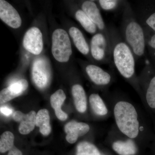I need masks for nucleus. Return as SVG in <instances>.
<instances>
[{"label": "nucleus", "mask_w": 155, "mask_h": 155, "mask_svg": "<svg viewBox=\"0 0 155 155\" xmlns=\"http://www.w3.org/2000/svg\"><path fill=\"white\" fill-rule=\"evenodd\" d=\"M76 155H101L94 145L88 142L83 141L77 146Z\"/></svg>", "instance_id": "25"}, {"label": "nucleus", "mask_w": 155, "mask_h": 155, "mask_svg": "<svg viewBox=\"0 0 155 155\" xmlns=\"http://www.w3.org/2000/svg\"><path fill=\"white\" fill-rule=\"evenodd\" d=\"M14 137L10 131H6L1 135L0 139V151L4 153L10 150L14 147Z\"/></svg>", "instance_id": "26"}, {"label": "nucleus", "mask_w": 155, "mask_h": 155, "mask_svg": "<svg viewBox=\"0 0 155 155\" xmlns=\"http://www.w3.org/2000/svg\"><path fill=\"white\" fill-rule=\"evenodd\" d=\"M49 67L47 61L43 58H38L34 61L32 67V79L39 88H44L49 80Z\"/></svg>", "instance_id": "10"}, {"label": "nucleus", "mask_w": 155, "mask_h": 155, "mask_svg": "<svg viewBox=\"0 0 155 155\" xmlns=\"http://www.w3.org/2000/svg\"><path fill=\"white\" fill-rule=\"evenodd\" d=\"M116 125L122 133L130 139L137 137L139 133L138 115L134 106L124 101L118 102L114 108Z\"/></svg>", "instance_id": "3"}, {"label": "nucleus", "mask_w": 155, "mask_h": 155, "mask_svg": "<svg viewBox=\"0 0 155 155\" xmlns=\"http://www.w3.org/2000/svg\"><path fill=\"white\" fill-rule=\"evenodd\" d=\"M0 18L11 28H19L22 24V19L16 9L5 0L0 1Z\"/></svg>", "instance_id": "11"}, {"label": "nucleus", "mask_w": 155, "mask_h": 155, "mask_svg": "<svg viewBox=\"0 0 155 155\" xmlns=\"http://www.w3.org/2000/svg\"><path fill=\"white\" fill-rule=\"evenodd\" d=\"M89 130V126L86 123L75 121L69 122L64 127L66 139L70 143H75L79 137L85 135Z\"/></svg>", "instance_id": "14"}, {"label": "nucleus", "mask_w": 155, "mask_h": 155, "mask_svg": "<svg viewBox=\"0 0 155 155\" xmlns=\"http://www.w3.org/2000/svg\"><path fill=\"white\" fill-rule=\"evenodd\" d=\"M110 38L113 65L122 77L139 91L138 78L135 72L136 59L129 46L122 38L120 32L113 25L108 26Z\"/></svg>", "instance_id": "1"}, {"label": "nucleus", "mask_w": 155, "mask_h": 155, "mask_svg": "<svg viewBox=\"0 0 155 155\" xmlns=\"http://www.w3.org/2000/svg\"><path fill=\"white\" fill-rule=\"evenodd\" d=\"M90 48L91 59L94 62L114 66L111 42L104 34L99 31L94 34L92 37Z\"/></svg>", "instance_id": "4"}, {"label": "nucleus", "mask_w": 155, "mask_h": 155, "mask_svg": "<svg viewBox=\"0 0 155 155\" xmlns=\"http://www.w3.org/2000/svg\"><path fill=\"white\" fill-rule=\"evenodd\" d=\"M143 26L144 30L146 49L149 55L150 62L155 70V32L147 27Z\"/></svg>", "instance_id": "22"}, {"label": "nucleus", "mask_w": 155, "mask_h": 155, "mask_svg": "<svg viewBox=\"0 0 155 155\" xmlns=\"http://www.w3.org/2000/svg\"><path fill=\"white\" fill-rule=\"evenodd\" d=\"M52 53L55 59L61 63L69 61L72 55V45L69 35L62 28L53 32L52 37Z\"/></svg>", "instance_id": "5"}, {"label": "nucleus", "mask_w": 155, "mask_h": 155, "mask_svg": "<svg viewBox=\"0 0 155 155\" xmlns=\"http://www.w3.org/2000/svg\"><path fill=\"white\" fill-rule=\"evenodd\" d=\"M136 15L143 26L155 32V1H144L142 2Z\"/></svg>", "instance_id": "12"}, {"label": "nucleus", "mask_w": 155, "mask_h": 155, "mask_svg": "<svg viewBox=\"0 0 155 155\" xmlns=\"http://www.w3.org/2000/svg\"><path fill=\"white\" fill-rule=\"evenodd\" d=\"M81 8L96 25L99 31L104 34L110 41L108 26L104 21L97 4L92 1H84L81 3Z\"/></svg>", "instance_id": "7"}, {"label": "nucleus", "mask_w": 155, "mask_h": 155, "mask_svg": "<svg viewBox=\"0 0 155 155\" xmlns=\"http://www.w3.org/2000/svg\"><path fill=\"white\" fill-rule=\"evenodd\" d=\"M69 34L78 50L84 55H91L89 45L80 29L72 26L69 28Z\"/></svg>", "instance_id": "15"}, {"label": "nucleus", "mask_w": 155, "mask_h": 155, "mask_svg": "<svg viewBox=\"0 0 155 155\" xmlns=\"http://www.w3.org/2000/svg\"><path fill=\"white\" fill-rule=\"evenodd\" d=\"M72 93L76 109L80 113H84L87 108V100L83 87L79 84H74L72 87Z\"/></svg>", "instance_id": "17"}, {"label": "nucleus", "mask_w": 155, "mask_h": 155, "mask_svg": "<svg viewBox=\"0 0 155 155\" xmlns=\"http://www.w3.org/2000/svg\"><path fill=\"white\" fill-rule=\"evenodd\" d=\"M98 6L101 9L107 12H114L118 9L123 8L126 1L120 0H99Z\"/></svg>", "instance_id": "24"}, {"label": "nucleus", "mask_w": 155, "mask_h": 155, "mask_svg": "<svg viewBox=\"0 0 155 155\" xmlns=\"http://www.w3.org/2000/svg\"><path fill=\"white\" fill-rule=\"evenodd\" d=\"M75 16L76 20L87 32L92 34H95L98 32L97 26L81 8L76 10Z\"/></svg>", "instance_id": "21"}, {"label": "nucleus", "mask_w": 155, "mask_h": 155, "mask_svg": "<svg viewBox=\"0 0 155 155\" xmlns=\"http://www.w3.org/2000/svg\"><path fill=\"white\" fill-rule=\"evenodd\" d=\"M84 68L89 78L97 86L106 87L113 81L112 73L96 64L87 63L84 65Z\"/></svg>", "instance_id": "8"}, {"label": "nucleus", "mask_w": 155, "mask_h": 155, "mask_svg": "<svg viewBox=\"0 0 155 155\" xmlns=\"http://www.w3.org/2000/svg\"><path fill=\"white\" fill-rule=\"evenodd\" d=\"M112 147L114 150L119 155H134L137 151L134 142L130 139L125 141L114 142Z\"/></svg>", "instance_id": "18"}, {"label": "nucleus", "mask_w": 155, "mask_h": 155, "mask_svg": "<svg viewBox=\"0 0 155 155\" xmlns=\"http://www.w3.org/2000/svg\"><path fill=\"white\" fill-rule=\"evenodd\" d=\"M122 9L119 32L124 41L132 50L137 61L144 56L146 50L144 29L128 2L126 1Z\"/></svg>", "instance_id": "2"}, {"label": "nucleus", "mask_w": 155, "mask_h": 155, "mask_svg": "<svg viewBox=\"0 0 155 155\" xmlns=\"http://www.w3.org/2000/svg\"><path fill=\"white\" fill-rule=\"evenodd\" d=\"M140 87L144 92L148 105L152 109L155 108V70L150 62L147 61L138 78Z\"/></svg>", "instance_id": "6"}, {"label": "nucleus", "mask_w": 155, "mask_h": 155, "mask_svg": "<svg viewBox=\"0 0 155 155\" xmlns=\"http://www.w3.org/2000/svg\"><path fill=\"white\" fill-rule=\"evenodd\" d=\"M8 155H22V153L16 147L14 146L9 150Z\"/></svg>", "instance_id": "28"}, {"label": "nucleus", "mask_w": 155, "mask_h": 155, "mask_svg": "<svg viewBox=\"0 0 155 155\" xmlns=\"http://www.w3.org/2000/svg\"><path fill=\"white\" fill-rule=\"evenodd\" d=\"M28 83L24 79L12 83L7 88L3 89L0 93V103L3 104L19 96L27 89Z\"/></svg>", "instance_id": "13"}, {"label": "nucleus", "mask_w": 155, "mask_h": 155, "mask_svg": "<svg viewBox=\"0 0 155 155\" xmlns=\"http://www.w3.org/2000/svg\"><path fill=\"white\" fill-rule=\"evenodd\" d=\"M36 113L31 111L28 114H22V117L19 120V132L22 134H27L33 130L35 125Z\"/></svg>", "instance_id": "19"}, {"label": "nucleus", "mask_w": 155, "mask_h": 155, "mask_svg": "<svg viewBox=\"0 0 155 155\" xmlns=\"http://www.w3.org/2000/svg\"><path fill=\"white\" fill-rule=\"evenodd\" d=\"M66 98V95L64 91L59 89L51 96L50 102L57 118L61 121H64L68 118V115L61 110V106Z\"/></svg>", "instance_id": "16"}, {"label": "nucleus", "mask_w": 155, "mask_h": 155, "mask_svg": "<svg viewBox=\"0 0 155 155\" xmlns=\"http://www.w3.org/2000/svg\"><path fill=\"white\" fill-rule=\"evenodd\" d=\"M35 125L39 127L41 133L45 136L50 134L51 131L50 116L46 109H42L36 114Z\"/></svg>", "instance_id": "20"}, {"label": "nucleus", "mask_w": 155, "mask_h": 155, "mask_svg": "<svg viewBox=\"0 0 155 155\" xmlns=\"http://www.w3.org/2000/svg\"><path fill=\"white\" fill-rule=\"evenodd\" d=\"M25 50L33 54H40L43 48L42 34L39 28L32 27L25 32L23 39Z\"/></svg>", "instance_id": "9"}, {"label": "nucleus", "mask_w": 155, "mask_h": 155, "mask_svg": "<svg viewBox=\"0 0 155 155\" xmlns=\"http://www.w3.org/2000/svg\"><path fill=\"white\" fill-rule=\"evenodd\" d=\"M0 110H1V112L2 114H4L6 116H10L13 113L12 110L7 107H1Z\"/></svg>", "instance_id": "27"}, {"label": "nucleus", "mask_w": 155, "mask_h": 155, "mask_svg": "<svg viewBox=\"0 0 155 155\" xmlns=\"http://www.w3.org/2000/svg\"><path fill=\"white\" fill-rule=\"evenodd\" d=\"M89 101L93 111L97 115L103 116L108 114L107 108L98 94H91L90 95Z\"/></svg>", "instance_id": "23"}]
</instances>
